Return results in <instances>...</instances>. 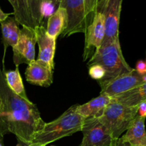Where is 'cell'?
Wrapping results in <instances>:
<instances>
[{"label":"cell","instance_id":"29","mask_svg":"<svg viewBox=\"0 0 146 146\" xmlns=\"http://www.w3.org/2000/svg\"><path fill=\"white\" fill-rule=\"evenodd\" d=\"M0 146H4V143H3V137H0Z\"/></svg>","mask_w":146,"mask_h":146},{"label":"cell","instance_id":"10","mask_svg":"<svg viewBox=\"0 0 146 146\" xmlns=\"http://www.w3.org/2000/svg\"><path fill=\"white\" fill-rule=\"evenodd\" d=\"M81 132L83 140L80 146H111L113 138L97 118H85Z\"/></svg>","mask_w":146,"mask_h":146},{"label":"cell","instance_id":"31","mask_svg":"<svg viewBox=\"0 0 146 146\" xmlns=\"http://www.w3.org/2000/svg\"><path fill=\"white\" fill-rule=\"evenodd\" d=\"M145 63H146V60H145Z\"/></svg>","mask_w":146,"mask_h":146},{"label":"cell","instance_id":"7","mask_svg":"<svg viewBox=\"0 0 146 146\" xmlns=\"http://www.w3.org/2000/svg\"><path fill=\"white\" fill-rule=\"evenodd\" d=\"M123 0H99L96 10L105 17L106 34L103 43L119 38V24ZM102 43V44H103Z\"/></svg>","mask_w":146,"mask_h":146},{"label":"cell","instance_id":"23","mask_svg":"<svg viewBox=\"0 0 146 146\" xmlns=\"http://www.w3.org/2000/svg\"><path fill=\"white\" fill-rule=\"evenodd\" d=\"M135 71L141 75L146 74V63L143 60H139L137 61L135 65Z\"/></svg>","mask_w":146,"mask_h":146},{"label":"cell","instance_id":"19","mask_svg":"<svg viewBox=\"0 0 146 146\" xmlns=\"http://www.w3.org/2000/svg\"><path fill=\"white\" fill-rule=\"evenodd\" d=\"M3 71H4L6 82L8 86L11 88V91L24 99L29 100L26 94L22 78L20 75L19 67H16V69L14 71H5L4 68Z\"/></svg>","mask_w":146,"mask_h":146},{"label":"cell","instance_id":"20","mask_svg":"<svg viewBox=\"0 0 146 146\" xmlns=\"http://www.w3.org/2000/svg\"><path fill=\"white\" fill-rule=\"evenodd\" d=\"M27 3L34 28L41 26L42 24L41 6L43 0H27Z\"/></svg>","mask_w":146,"mask_h":146},{"label":"cell","instance_id":"3","mask_svg":"<svg viewBox=\"0 0 146 146\" xmlns=\"http://www.w3.org/2000/svg\"><path fill=\"white\" fill-rule=\"evenodd\" d=\"M94 64L101 66L106 71L105 77L100 81H110L133 70L123 55L119 38L101 44L88 62V66Z\"/></svg>","mask_w":146,"mask_h":146},{"label":"cell","instance_id":"15","mask_svg":"<svg viewBox=\"0 0 146 146\" xmlns=\"http://www.w3.org/2000/svg\"><path fill=\"white\" fill-rule=\"evenodd\" d=\"M67 27L66 11L61 6L57 7L54 13L47 19L46 32L49 36L56 39L62 35Z\"/></svg>","mask_w":146,"mask_h":146},{"label":"cell","instance_id":"6","mask_svg":"<svg viewBox=\"0 0 146 146\" xmlns=\"http://www.w3.org/2000/svg\"><path fill=\"white\" fill-rule=\"evenodd\" d=\"M146 81V74L141 75L135 68L130 72L121 74L108 81H98L101 88V94L111 98L136 88Z\"/></svg>","mask_w":146,"mask_h":146},{"label":"cell","instance_id":"22","mask_svg":"<svg viewBox=\"0 0 146 146\" xmlns=\"http://www.w3.org/2000/svg\"><path fill=\"white\" fill-rule=\"evenodd\" d=\"M87 11L91 18L94 19L99 0H85Z\"/></svg>","mask_w":146,"mask_h":146},{"label":"cell","instance_id":"30","mask_svg":"<svg viewBox=\"0 0 146 146\" xmlns=\"http://www.w3.org/2000/svg\"><path fill=\"white\" fill-rule=\"evenodd\" d=\"M1 99H0V106H1Z\"/></svg>","mask_w":146,"mask_h":146},{"label":"cell","instance_id":"14","mask_svg":"<svg viewBox=\"0 0 146 146\" xmlns=\"http://www.w3.org/2000/svg\"><path fill=\"white\" fill-rule=\"evenodd\" d=\"M111 101V97L100 94L98 97L93 98L88 102L77 106V112L84 118H99Z\"/></svg>","mask_w":146,"mask_h":146},{"label":"cell","instance_id":"18","mask_svg":"<svg viewBox=\"0 0 146 146\" xmlns=\"http://www.w3.org/2000/svg\"><path fill=\"white\" fill-rule=\"evenodd\" d=\"M14 9L13 14L19 24L22 27L34 28L32 19L28 7L27 0H8Z\"/></svg>","mask_w":146,"mask_h":146},{"label":"cell","instance_id":"27","mask_svg":"<svg viewBox=\"0 0 146 146\" xmlns=\"http://www.w3.org/2000/svg\"><path fill=\"white\" fill-rule=\"evenodd\" d=\"M17 146H32L30 145L29 143H24L23 141H20V140L17 139Z\"/></svg>","mask_w":146,"mask_h":146},{"label":"cell","instance_id":"4","mask_svg":"<svg viewBox=\"0 0 146 146\" xmlns=\"http://www.w3.org/2000/svg\"><path fill=\"white\" fill-rule=\"evenodd\" d=\"M138 107H128L111 100L98 118L113 140L121 138L138 114Z\"/></svg>","mask_w":146,"mask_h":146},{"label":"cell","instance_id":"28","mask_svg":"<svg viewBox=\"0 0 146 146\" xmlns=\"http://www.w3.org/2000/svg\"><path fill=\"white\" fill-rule=\"evenodd\" d=\"M43 1H49V2H51L52 4H54V5L55 6H58L59 4L60 0H43Z\"/></svg>","mask_w":146,"mask_h":146},{"label":"cell","instance_id":"16","mask_svg":"<svg viewBox=\"0 0 146 146\" xmlns=\"http://www.w3.org/2000/svg\"><path fill=\"white\" fill-rule=\"evenodd\" d=\"M1 24V29L2 38L1 41L4 45V54L9 46L14 47L18 42L20 35V29L19 24L14 17H9Z\"/></svg>","mask_w":146,"mask_h":146},{"label":"cell","instance_id":"1","mask_svg":"<svg viewBox=\"0 0 146 146\" xmlns=\"http://www.w3.org/2000/svg\"><path fill=\"white\" fill-rule=\"evenodd\" d=\"M0 137L14 134L17 139L30 143L46 123L36 106L11 91L0 67Z\"/></svg>","mask_w":146,"mask_h":146},{"label":"cell","instance_id":"9","mask_svg":"<svg viewBox=\"0 0 146 146\" xmlns=\"http://www.w3.org/2000/svg\"><path fill=\"white\" fill-rule=\"evenodd\" d=\"M36 36L34 28L22 27L17 44L12 47L13 60L16 67L21 64L28 65L35 60Z\"/></svg>","mask_w":146,"mask_h":146},{"label":"cell","instance_id":"24","mask_svg":"<svg viewBox=\"0 0 146 146\" xmlns=\"http://www.w3.org/2000/svg\"><path fill=\"white\" fill-rule=\"evenodd\" d=\"M138 107V115L146 118V101L141 103Z\"/></svg>","mask_w":146,"mask_h":146},{"label":"cell","instance_id":"13","mask_svg":"<svg viewBox=\"0 0 146 146\" xmlns=\"http://www.w3.org/2000/svg\"><path fill=\"white\" fill-rule=\"evenodd\" d=\"M145 119L137 114L121 138L131 146H146Z\"/></svg>","mask_w":146,"mask_h":146},{"label":"cell","instance_id":"17","mask_svg":"<svg viewBox=\"0 0 146 146\" xmlns=\"http://www.w3.org/2000/svg\"><path fill=\"white\" fill-rule=\"evenodd\" d=\"M111 100L128 107L138 106L146 101V81L133 89L111 98Z\"/></svg>","mask_w":146,"mask_h":146},{"label":"cell","instance_id":"5","mask_svg":"<svg viewBox=\"0 0 146 146\" xmlns=\"http://www.w3.org/2000/svg\"><path fill=\"white\" fill-rule=\"evenodd\" d=\"M58 6L65 9L67 14V27L63 36L84 34L94 19L88 14L85 0H60Z\"/></svg>","mask_w":146,"mask_h":146},{"label":"cell","instance_id":"26","mask_svg":"<svg viewBox=\"0 0 146 146\" xmlns=\"http://www.w3.org/2000/svg\"><path fill=\"white\" fill-rule=\"evenodd\" d=\"M11 14H13V13H4L0 8V23L7 19Z\"/></svg>","mask_w":146,"mask_h":146},{"label":"cell","instance_id":"12","mask_svg":"<svg viewBox=\"0 0 146 146\" xmlns=\"http://www.w3.org/2000/svg\"><path fill=\"white\" fill-rule=\"evenodd\" d=\"M34 30L36 36V43L38 44L39 49L37 59L47 63L54 68V56L56 39L48 35L46 29L44 26L35 27Z\"/></svg>","mask_w":146,"mask_h":146},{"label":"cell","instance_id":"25","mask_svg":"<svg viewBox=\"0 0 146 146\" xmlns=\"http://www.w3.org/2000/svg\"><path fill=\"white\" fill-rule=\"evenodd\" d=\"M111 146H131V145L128 143L125 142L121 137L118 139L113 140Z\"/></svg>","mask_w":146,"mask_h":146},{"label":"cell","instance_id":"11","mask_svg":"<svg viewBox=\"0 0 146 146\" xmlns=\"http://www.w3.org/2000/svg\"><path fill=\"white\" fill-rule=\"evenodd\" d=\"M54 68L44 61L34 60L28 64L25 71L26 80L34 85L48 87L53 83Z\"/></svg>","mask_w":146,"mask_h":146},{"label":"cell","instance_id":"2","mask_svg":"<svg viewBox=\"0 0 146 146\" xmlns=\"http://www.w3.org/2000/svg\"><path fill=\"white\" fill-rule=\"evenodd\" d=\"M77 106L78 104L70 107L54 121L46 123L42 129L34 135L30 145L46 146L81 131L85 118L77 112Z\"/></svg>","mask_w":146,"mask_h":146},{"label":"cell","instance_id":"8","mask_svg":"<svg viewBox=\"0 0 146 146\" xmlns=\"http://www.w3.org/2000/svg\"><path fill=\"white\" fill-rule=\"evenodd\" d=\"M106 34L105 17L100 10H96L92 22L87 28L85 34L83 59H90L101 47Z\"/></svg>","mask_w":146,"mask_h":146},{"label":"cell","instance_id":"21","mask_svg":"<svg viewBox=\"0 0 146 146\" xmlns=\"http://www.w3.org/2000/svg\"><path fill=\"white\" fill-rule=\"evenodd\" d=\"M88 74L93 79L100 81L105 77L106 71L101 66L94 64L88 66Z\"/></svg>","mask_w":146,"mask_h":146}]
</instances>
